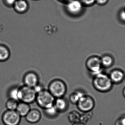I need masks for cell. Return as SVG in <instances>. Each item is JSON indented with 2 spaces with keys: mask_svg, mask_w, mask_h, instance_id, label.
<instances>
[{
  "mask_svg": "<svg viewBox=\"0 0 125 125\" xmlns=\"http://www.w3.org/2000/svg\"><path fill=\"white\" fill-rule=\"evenodd\" d=\"M92 84L95 90L102 93L110 91L114 86L109 75L103 72L93 76Z\"/></svg>",
  "mask_w": 125,
  "mask_h": 125,
  "instance_id": "obj_1",
  "label": "cell"
},
{
  "mask_svg": "<svg viewBox=\"0 0 125 125\" xmlns=\"http://www.w3.org/2000/svg\"><path fill=\"white\" fill-rule=\"evenodd\" d=\"M48 90L56 98L64 97L67 93V88L64 81L59 79H55L50 82Z\"/></svg>",
  "mask_w": 125,
  "mask_h": 125,
  "instance_id": "obj_2",
  "label": "cell"
},
{
  "mask_svg": "<svg viewBox=\"0 0 125 125\" xmlns=\"http://www.w3.org/2000/svg\"><path fill=\"white\" fill-rule=\"evenodd\" d=\"M55 98L48 90H43L37 94L35 102L43 109L49 108L54 105Z\"/></svg>",
  "mask_w": 125,
  "mask_h": 125,
  "instance_id": "obj_3",
  "label": "cell"
},
{
  "mask_svg": "<svg viewBox=\"0 0 125 125\" xmlns=\"http://www.w3.org/2000/svg\"><path fill=\"white\" fill-rule=\"evenodd\" d=\"M36 92L33 88L23 85L19 87V101L28 104L35 102Z\"/></svg>",
  "mask_w": 125,
  "mask_h": 125,
  "instance_id": "obj_4",
  "label": "cell"
},
{
  "mask_svg": "<svg viewBox=\"0 0 125 125\" xmlns=\"http://www.w3.org/2000/svg\"><path fill=\"white\" fill-rule=\"evenodd\" d=\"M86 68L94 76L102 72V66L100 57L97 56L89 57L85 62Z\"/></svg>",
  "mask_w": 125,
  "mask_h": 125,
  "instance_id": "obj_5",
  "label": "cell"
},
{
  "mask_svg": "<svg viewBox=\"0 0 125 125\" xmlns=\"http://www.w3.org/2000/svg\"><path fill=\"white\" fill-rule=\"evenodd\" d=\"M84 7L79 0H71L65 3V8L69 15L77 17L82 14Z\"/></svg>",
  "mask_w": 125,
  "mask_h": 125,
  "instance_id": "obj_6",
  "label": "cell"
},
{
  "mask_svg": "<svg viewBox=\"0 0 125 125\" xmlns=\"http://www.w3.org/2000/svg\"><path fill=\"white\" fill-rule=\"evenodd\" d=\"M95 105L94 98L92 96L85 94L80 98L76 105L79 111L87 113L92 111Z\"/></svg>",
  "mask_w": 125,
  "mask_h": 125,
  "instance_id": "obj_7",
  "label": "cell"
},
{
  "mask_svg": "<svg viewBox=\"0 0 125 125\" xmlns=\"http://www.w3.org/2000/svg\"><path fill=\"white\" fill-rule=\"evenodd\" d=\"M21 117L16 111L7 110L2 114L1 120L4 125H19Z\"/></svg>",
  "mask_w": 125,
  "mask_h": 125,
  "instance_id": "obj_8",
  "label": "cell"
},
{
  "mask_svg": "<svg viewBox=\"0 0 125 125\" xmlns=\"http://www.w3.org/2000/svg\"><path fill=\"white\" fill-rule=\"evenodd\" d=\"M23 82L25 86L34 88L40 83L39 76L35 72H28L23 77Z\"/></svg>",
  "mask_w": 125,
  "mask_h": 125,
  "instance_id": "obj_9",
  "label": "cell"
},
{
  "mask_svg": "<svg viewBox=\"0 0 125 125\" xmlns=\"http://www.w3.org/2000/svg\"><path fill=\"white\" fill-rule=\"evenodd\" d=\"M41 112L37 109H31L25 118L28 122L31 124H36L39 122L41 118Z\"/></svg>",
  "mask_w": 125,
  "mask_h": 125,
  "instance_id": "obj_10",
  "label": "cell"
},
{
  "mask_svg": "<svg viewBox=\"0 0 125 125\" xmlns=\"http://www.w3.org/2000/svg\"><path fill=\"white\" fill-rule=\"evenodd\" d=\"M109 76L114 84L121 83L125 78V73L119 69L112 70L109 73Z\"/></svg>",
  "mask_w": 125,
  "mask_h": 125,
  "instance_id": "obj_11",
  "label": "cell"
},
{
  "mask_svg": "<svg viewBox=\"0 0 125 125\" xmlns=\"http://www.w3.org/2000/svg\"><path fill=\"white\" fill-rule=\"evenodd\" d=\"M53 105L59 114L65 112L69 107L68 101L64 97L55 99Z\"/></svg>",
  "mask_w": 125,
  "mask_h": 125,
  "instance_id": "obj_12",
  "label": "cell"
},
{
  "mask_svg": "<svg viewBox=\"0 0 125 125\" xmlns=\"http://www.w3.org/2000/svg\"><path fill=\"white\" fill-rule=\"evenodd\" d=\"M16 11L20 14L25 13L29 9V4L26 0H17L13 5Z\"/></svg>",
  "mask_w": 125,
  "mask_h": 125,
  "instance_id": "obj_13",
  "label": "cell"
},
{
  "mask_svg": "<svg viewBox=\"0 0 125 125\" xmlns=\"http://www.w3.org/2000/svg\"><path fill=\"white\" fill-rule=\"evenodd\" d=\"M31 109L30 104L19 102L15 111L21 117H25Z\"/></svg>",
  "mask_w": 125,
  "mask_h": 125,
  "instance_id": "obj_14",
  "label": "cell"
},
{
  "mask_svg": "<svg viewBox=\"0 0 125 125\" xmlns=\"http://www.w3.org/2000/svg\"><path fill=\"white\" fill-rule=\"evenodd\" d=\"M85 94L84 92L81 90H76L70 95L69 101L72 104L76 105L80 98Z\"/></svg>",
  "mask_w": 125,
  "mask_h": 125,
  "instance_id": "obj_15",
  "label": "cell"
},
{
  "mask_svg": "<svg viewBox=\"0 0 125 125\" xmlns=\"http://www.w3.org/2000/svg\"><path fill=\"white\" fill-rule=\"evenodd\" d=\"M43 110L45 116L51 119L55 118L59 114L54 105L43 109Z\"/></svg>",
  "mask_w": 125,
  "mask_h": 125,
  "instance_id": "obj_16",
  "label": "cell"
},
{
  "mask_svg": "<svg viewBox=\"0 0 125 125\" xmlns=\"http://www.w3.org/2000/svg\"><path fill=\"white\" fill-rule=\"evenodd\" d=\"M10 52L9 49L4 45H0V61H6L9 58Z\"/></svg>",
  "mask_w": 125,
  "mask_h": 125,
  "instance_id": "obj_17",
  "label": "cell"
},
{
  "mask_svg": "<svg viewBox=\"0 0 125 125\" xmlns=\"http://www.w3.org/2000/svg\"><path fill=\"white\" fill-rule=\"evenodd\" d=\"M101 64L103 67L109 68L112 66L114 62V60L111 57L108 55H105L101 58Z\"/></svg>",
  "mask_w": 125,
  "mask_h": 125,
  "instance_id": "obj_18",
  "label": "cell"
},
{
  "mask_svg": "<svg viewBox=\"0 0 125 125\" xmlns=\"http://www.w3.org/2000/svg\"><path fill=\"white\" fill-rule=\"evenodd\" d=\"M19 102L16 100L9 98L6 103L7 109L10 111H15Z\"/></svg>",
  "mask_w": 125,
  "mask_h": 125,
  "instance_id": "obj_19",
  "label": "cell"
},
{
  "mask_svg": "<svg viewBox=\"0 0 125 125\" xmlns=\"http://www.w3.org/2000/svg\"><path fill=\"white\" fill-rule=\"evenodd\" d=\"M19 87H14L11 88L9 91V98H11L19 101Z\"/></svg>",
  "mask_w": 125,
  "mask_h": 125,
  "instance_id": "obj_20",
  "label": "cell"
},
{
  "mask_svg": "<svg viewBox=\"0 0 125 125\" xmlns=\"http://www.w3.org/2000/svg\"><path fill=\"white\" fill-rule=\"evenodd\" d=\"M84 6H92L95 3V0H79Z\"/></svg>",
  "mask_w": 125,
  "mask_h": 125,
  "instance_id": "obj_21",
  "label": "cell"
},
{
  "mask_svg": "<svg viewBox=\"0 0 125 125\" xmlns=\"http://www.w3.org/2000/svg\"><path fill=\"white\" fill-rule=\"evenodd\" d=\"M115 125H125V114H123L116 120Z\"/></svg>",
  "mask_w": 125,
  "mask_h": 125,
  "instance_id": "obj_22",
  "label": "cell"
},
{
  "mask_svg": "<svg viewBox=\"0 0 125 125\" xmlns=\"http://www.w3.org/2000/svg\"><path fill=\"white\" fill-rule=\"evenodd\" d=\"M33 88L34 90H35L37 94L40 92L41 91H42V90H43L45 89L44 87H43V86L40 84V83Z\"/></svg>",
  "mask_w": 125,
  "mask_h": 125,
  "instance_id": "obj_23",
  "label": "cell"
},
{
  "mask_svg": "<svg viewBox=\"0 0 125 125\" xmlns=\"http://www.w3.org/2000/svg\"><path fill=\"white\" fill-rule=\"evenodd\" d=\"M109 0H95V3L100 6H103L107 3Z\"/></svg>",
  "mask_w": 125,
  "mask_h": 125,
  "instance_id": "obj_24",
  "label": "cell"
},
{
  "mask_svg": "<svg viewBox=\"0 0 125 125\" xmlns=\"http://www.w3.org/2000/svg\"><path fill=\"white\" fill-rule=\"evenodd\" d=\"M119 16L120 20L122 21L125 22V9L120 11Z\"/></svg>",
  "mask_w": 125,
  "mask_h": 125,
  "instance_id": "obj_25",
  "label": "cell"
},
{
  "mask_svg": "<svg viewBox=\"0 0 125 125\" xmlns=\"http://www.w3.org/2000/svg\"><path fill=\"white\" fill-rule=\"evenodd\" d=\"M17 0H4L5 3L9 6H13Z\"/></svg>",
  "mask_w": 125,
  "mask_h": 125,
  "instance_id": "obj_26",
  "label": "cell"
},
{
  "mask_svg": "<svg viewBox=\"0 0 125 125\" xmlns=\"http://www.w3.org/2000/svg\"><path fill=\"white\" fill-rule=\"evenodd\" d=\"M59 1H61V2H63V3H66L67 2L71 0H58Z\"/></svg>",
  "mask_w": 125,
  "mask_h": 125,
  "instance_id": "obj_27",
  "label": "cell"
},
{
  "mask_svg": "<svg viewBox=\"0 0 125 125\" xmlns=\"http://www.w3.org/2000/svg\"><path fill=\"white\" fill-rule=\"evenodd\" d=\"M123 96L125 98V87H124L123 89Z\"/></svg>",
  "mask_w": 125,
  "mask_h": 125,
  "instance_id": "obj_28",
  "label": "cell"
},
{
  "mask_svg": "<svg viewBox=\"0 0 125 125\" xmlns=\"http://www.w3.org/2000/svg\"></svg>",
  "mask_w": 125,
  "mask_h": 125,
  "instance_id": "obj_29",
  "label": "cell"
},
{
  "mask_svg": "<svg viewBox=\"0 0 125 125\" xmlns=\"http://www.w3.org/2000/svg\"></svg>",
  "mask_w": 125,
  "mask_h": 125,
  "instance_id": "obj_30",
  "label": "cell"
}]
</instances>
